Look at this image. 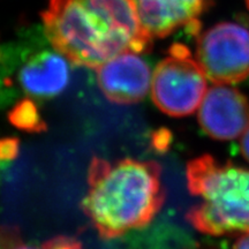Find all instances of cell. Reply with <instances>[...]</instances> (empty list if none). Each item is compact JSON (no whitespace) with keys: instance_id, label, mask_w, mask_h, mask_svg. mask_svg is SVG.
Listing matches in <instances>:
<instances>
[{"instance_id":"cell-12","label":"cell","mask_w":249,"mask_h":249,"mask_svg":"<svg viewBox=\"0 0 249 249\" xmlns=\"http://www.w3.org/2000/svg\"><path fill=\"white\" fill-rule=\"evenodd\" d=\"M1 249H37V248L24 245L22 240L20 239L18 230L8 227V229L2 230Z\"/></svg>"},{"instance_id":"cell-10","label":"cell","mask_w":249,"mask_h":249,"mask_svg":"<svg viewBox=\"0 0 249 249\" xmlns=\"http://www.w3.org/2000/svg\"><path fill=\"white\" fill-rule=\"evenodd\" d=\"M8 120L17 128L28 133H42L48 128L37 105L29 98L22 99L14 105L8 113Z\"/></svg>"},{"instance_id":"cell-7","label":"cell","mask_w":249,"mask_h":249,"mask_svg":"<svg viewBox=\"0 0 249 249\" xmlns=\"http://www.w3.org/2000/svg\"><path fill=\"white\" fill-rule=\"evenodd\" d=\"M97 82L108 101L135 104L147 96L152 83L150 66L134 51H124L96 68Z\"/></svg>"},{"instance_id":"cell-5","label":"cell","mask_w":249,"mask_h":249,"mask_svg":"<svg viewBox=\"0 0 249 249\" xmlns=\"http://www.w3.org/2000/svg\"><path fill=\"white\" fill-rule=\"evenodd\" d=\"M196 60L214 85H234L249 76V30L220 22L197 36Z\"/></svg>"},{"instance_id":"cell-14","label":"cell","mask_w":249,"mask_h":249,"mask_svg":"<svg viewBox=\"0 0 249 249\" xmlns=\"http://www.w3.org/2000/svg\"><path fill=\"white\" fill-rule=\"evenodd\" d=\"M18 155V140L15 138H5L0 143V156L2 160H15Z\"/></svg>"},{"instance_id":"cell-15","label":"cell","mask_w":249,"mask_h":249,"mask_svg":"<svg viewBox=\"0 0 249 249\" xmlns=\"http://www.w3.org/2000/svg\"><path fill=\"white\" fill-rule=\"evenodd\" d=\"M240 151L245 160L249 163V128L246 130L244 135L241 136L240 141Z\"/></svg>"},{"instance_id":"cell-3","label":"cell","mask_w":249,"mask_h":249,"mask_svg":"<svg viewBox=\"0 0 249 249\" xmlns=\"http://www.w3.org/2000/svg\"><path fill=\"white\" fill-rule=\"evenodd\" d=\"M42 20L52 48L77 66L96 70L119 53L132 51L129 40L85 0H49Z\"/></svg>"},{"instance_id":"cell-13","label":"cell","mask_w":249,"mask_h":249,"mask_svg":"<svg viewBox=\"0 0 249 249\" xmlns=\"http://www.w3.org/2000/svg\"><path fill=\"white\" fill-rule=\"evenodd\" d=\"M171 141H172V134L167 128L157 129L151 135V145L157 152H165L169 149Z\"/></svg>"},{"instance_id":"cell-1","label":"cell","mask_w":249,"mask_h":249,"mask_svg":"<svg viewBox=\"0 0 249 249\" xmlns=\"http://www.w3.org/2000/svg\"><path fill=\"white\" fill-rule=\"evenodd\" d=\"M156 161L92 157L82 209L99 235L114 239L147 226L163 207L165 189Z\"/></svg>"},{"instance_id":"cell-16","label":"cell","mask_w":249,"mask_h":249,"mask_svg":"<svg viewBox=\"0 0 249 249\" xmlns=\"http://www.w3.org/2000/svg\"><path fill=\"white\" fill-rule=\"evenodd\" d=\"M233 249H249V232H246L238 239L233 246Z\"/></svg>"},{"instance_id":"cell-9","label":"cell","mask_w":249,"mask_h":249,"mask_svg":"<svg viewBox=\"0 0 249 249\" xmlns=\"http://www.w3.org/2000/svg\"><path fill=\"white\" fill-rule=\"evenodd\" d=\"M143 28L151 38H164L180 27L200 22L211 0H132Z\"/></svg>"},{"instance_id":"cell-2","label":"cell","mask_w":249,"mask_h":249,"mask_svg":"<svg viewBox=\"0 0 249 249\" xmlns=\"http://www.w3.org/2000/svg\"><path fill=\"white\" fill-rule=\"evenodd\" d=\"M186 179L189 193L201 198L186 213L194 229L209 235L249 232V170L202 155L187 163Z\"/></svg>"},{"instance_id":"cell-11","label":"cell","mask_w":249,"mask_h":249,"mask_svg":"<svg viewBox=\"0 0 249 249\" xmlns=\"http://www.w3.org/2000/svg\"><path fill=\"white\" fill-rule=\"evenodd\" d=\"M42 249H85L76 239L67 235H58L42 245Z\"/></svg>"},{"instance_id":"cell-6","label":"cell","mask_w":249,"mask_h":249,"mask_svg":"<svg viewBox=\"0 0 249 249\" xmlns=\"http://www.w3.org/2000/svg\"><path fill=\"white\" fill-rule=\"evenodd\" d=\"M198 123L211 139L230 141L242 136L249 128L248 98L229 85H213L200 105Z\"/></svg>"},{"instance_id":"cell-8","label":"cell","mask_w":249,"mask_h":249,"mask_svg":"<svg viewBox=\"0 0 249 249\" xmlns=\"http://www.w3.org/2000/svg\"><path fill=\"white\" fill-rule=\"evenodd\" d=\"M21 90L36 99H49L64 91L70 81V60L58 51L42 50L30 53L18 67Z\"/></svg>"},{"instance_id":"cell-4","label":"cell","mask_w":249,"mask_h":249,"mask_svg":"<svg viewBox=\"0 0 249 249\" xmlns=\"http://www.w3.org/2000/svg\"><path fill=\"white\" fill-rule=\"evenodd\" d=\"M207 93V75L186 45H171L156 67L151 83L155 105L171 117L194 113Z\"/></svg>"}]
</instances>
